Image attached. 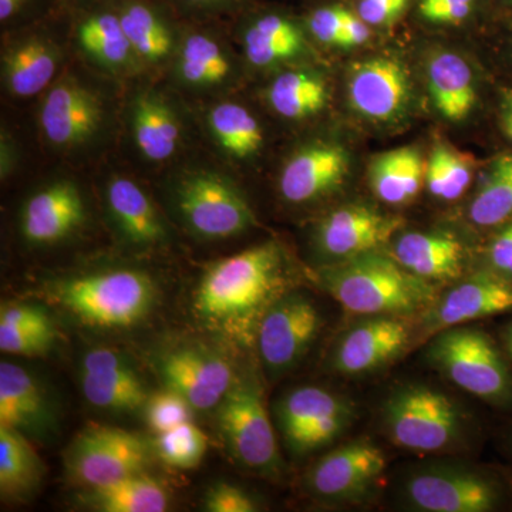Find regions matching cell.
Instances as JSON below:
<instances>
[{
	"label": "cell",
	"mask_w": 512,
	"mask_h": 512,
	"mask_svg": "<svg viewBox=\"0 0 512 512\" xmlns=\"http://www.w3.org/2000/svg\"><path fill=\"white\" fill-rule=\"evenodd\" d=\"M291 259L278 241L244 249L205 269L194 293V312L222 338L255 345L259 323L292 291Z\"/></svg>",
	"instance_id": "cell-1"
},
{
	"label": "cell",
	"mask_w": 512,
	"mask_h": 512,
	"mask_svg": "<svg viewBox=\"0 0 512 512\" xmlns=\"http://www.w3.org/2000/svg\"><path fill=\"white\" fill-rule=\"evenodd\" d=\"M318 281L345 311L359 316L407 318L439 298L436 285L404 269L383 249L322 266Z\"/></svg>",
	"instance_id": "cell-2"
},
{
	"label": "cell",
	"mask_w": 512,
	"mask_h": 512,
	"mask_svg": "<svg viewBox=\"0 0 512 512\" xmlns=\"http://www.w3.org/2000/svg\"><path fill=\"white\" fill-rule=\"evenodd\" d=\"M380 419L387 439L410 453H453L467 443L466 414L453 397L427 384L397 386L384 399Z\"/></svg>",
	"instance_id": "cell-3"
},
{
	"label": "cell",
	"mask_w": 512,
	"mask_h": 512,
	"mask_svg": "<svg viewBox=\"0 0 512 512\" xmlns=\"http://www.w3.org/2000/svg\"><path fill=\"white\" fill-rule=\"evenodd\" d=\"M53 301L87 326L131 328L141 322L156 301V286L146 272L111 269L73 276L50 289Z\"/></svg>",
	"instance_id": "cell-4"
},
{
	"label": "cell",
	"mask_w": 512,
	"mask_h": 512,
	"mask_svg": "<svg viewBox=\"0 0 512 512\" xmlns=\"http://www.w3.org/2000/svg\"><path fill=\"white\" fill-rule=\"evenodd\" d=\"M426 360L471 396L498 409H512L510 363L483 330L464 325L441 330L429 339Z\"/></svg>",
	"instance_id": "cell-5"
},
{
	"label": "cell",
	"mask_w": 512,
	"mask_h": 512,
	"mask_svg": "<svg viewBox=\"0 0 512 512\" xmlns=\"http://www.w3.org/2000/svg\"><path fill=\"white\" fill-rule=\"evenodd\" d=\"M400 500L416 512H493L503 507L505 491L494 474L440 460L413 467L400 485Z\"/></svg>",
	"instance_id": "cell-6"
},
{
	"label": "cell",
	"mask_w": 512,
	"mask_h": 512,
	"mask_svg": "<svg viewBox=\"0 0 512 512\" xmlns=\"http://www.w3.org/2000/svg\"><path fill=\"white\" fill-rule=\"evenodd\" d=\"M345 99L357 120L380 130L406 126L416 109L412 72L394 53H373L345 74Z\"/></svg>",
	"instance_id": "cell-7"
},
{
	"label": "cell",
	"mask_w": 512,
	"mask_h": 512,
	"mask_svg": "<svg viewBox=\"0 0 512 512\" xmlns=\"http://www.w3.org/2000/svg\"><path fill=\"white\" fill-rule=\"evenodd\" d=\"M173 202L178 218L197 238H234L256 225L254 210L245 195L217 171H191L178 178Z\"/></svg>",
	"instance_id": "cell-8"
},
{
	"label": "cell",
	"mask_w": 512,
	"mask_h": 512,
	"mask_svg": "<svg viewBox=\"0 0 512 512\" xmlns=\"http://www.w3.org/2000/svg\"><path fill=\"white\" fill-rule=\"evenodd\" d=\"M217 416L222 439L239 464L264 476L281 473L278 441L256 377H238Z\"/></svg>",
	"instance_id": "cell-9"
},
{
	"label": "cell",
	"mask_w": 512,
	"mask_h": 512,
	"mask_svg": "<svg viewBox=\"0 0 512 512\" xmlns=\"http://www.w3.org/2000/svg\"><path fill=\"white\" fill-rule=\"evenodd\" d=\"M275 419L288 450L303 457L342 437L355 423L356 407L323 387L301 386L275 404Z\"/></svg>",
	"instance_id": "cell-10"
},
{
	"label": "cell",
	"mask_w": 512,
	"mask_h": 512,
	"mask_svg": "<svg viewBox=\"0 0 512 512\" xmlns=\"http://www.w3.org/2000/svg\"><path fill=\"white\" fill-rule=\"evenodd\" d=\"M150 447L138 434L92 426L77 434L64 453L67 476L80 487H100L146 473Z\"/></svg>",
	"instance_id": "cell-11"
},
{
	"label": "cell",
	"mask_w": 512,
	"mask_h": 512,
	"mask_svg": "<svg viewBox=\"0 0 512 512\" xmlns=\"http://www.w3.org/2000/svg\"><path fill=\"white\" fill-rule=\"evenodd\" d=\"M322 326V315L308 296L289 291L279 298L256 332L255 346L266 375L278 379L298 367Z\"/></svg>",
	"instance_id": "cell-12"
},
{
	"label": "cell",
	"mask_w": 512,
	"mask_h": 512,
	"mask_svg": "<svg viewBox=\"0 0 512 512\" xmlns=\"http://www.w3.org/2000/svg\"><path fill=\"white\" fill-rule=\"evenodd\" d=\"M386 466V456L375 443L350 441L329 451L309 468L305 487L322 503L362 504L375 494Z\"/></svg>",
	"instance_id": "cell-13"
},
{
	"label": "cell",
	"mask_w": 512,
	"mask_h": 512,
	"mask_svg": "<svg viewBox=\"0 0 512 512\" xmlns=\"http://www.w3.org/2000/svg\"><path fill=\"white\" fill-rule=\"evenodd\" d=\"M403 218L367 204H346L320 218L312 247L323 266L339 264L389 247L403 229Z\"/></svg>",
	"instance_id": "cell-14"
},
{
	"label": "cell",
	"mask_w": 512,
	"mask_h": 512,
	"mask_svg": "<svg viewBox=\"0 0 512 512\" xmlns=\"http://www.w3.org/2000/svg\"><path fill=\"white\" fill-rule=\"evenodd\" d=\"M352 151L333 138H316L296 148L279 173L278 190L291 205L326 200L352 177Z\"/></svg>",
	"instance_id": "cell-15"
},
{
	"label": "cell",
	"mask_w": 512,
	"mask_h": 512,
	"mask_svg": "<svg viewBox=\"0 0 512 512\" xmlns=\"http://www.w3.org/2000/svg\"><path fill=\"white\" fill-rule=\"evenodd\" d=\"M413 333L403 316H363L340 335L330 353V367L338 375H372L406 352Z\"/></svg>",
	"instance_id": "cell-16"
},
{
	"label": "cell",
	"mask_w": 512,
	"mask_h": 512,
	"mask_svg": "<svg viewBox=\"0 0 512 512\" xmlns=\"http://www.w3.org/2000/svg\"><path fill=\"white\" fill-rule=\"evenodd\" d=\"M431 107L447 123L470 120L480 110L485 89L483 69L470 56L451 47H434L423 63Z\"/></svg>",
	"instance_id": "cell-17"
},
{
	"label": "cell",
	"mask_w": 512,
	"mask_h": 512,
	"mask_svg": "<svg viewBox=\"0 0 512 512\" xmlns=\"http://www.w3.org/2000/svg\"><path fill=\"white\" fill-rule=\"evenodd\" d=\"M104 121V106L92 87L66 76L49 87L39 109V127L47 143L76 148L89 143Z\"/></svg>",
	"instance_id": "cell-18"
},
{
	"label": "cell",
	"mask_w": 512,
	"mask_h": 512,
	"mask_svg": "<svg viewBox=\"0 0 512 512\" xmlns=\"http://www.w3.org/2000/svg\"><path fill=\"white\" fill-rule=\"evenodd\" d=\"M508 311H512V285L483 268L431 303L421 315L420 336L431 339L441 330Z\"/></svg>",
	"instance_id": "cell-19"
},
{
	"label": "cell",
	"mask_w": 512,
	"mask_h": 512,
	"mask_svg": "<svg viewBox=\"0 0 512 512\" xmlns=\"http://www.w3.org/2000/svg\"><path fill=\"white\" fill-rule=\"evenodd\" d=\"M158 372L165 387L180 393L201 412L217 409L238 380L225 357L200 346H183L165 353Z\"/></svg>",
	"instance_id": "cell-20"
},
{
	"label": "cell",
	"mask_w": 512,
	"mask_h": 512,
	"mask_svg": "<svg viewBox=\"0 0 512 512\" xmlns=\"http://www.w3.org/2000/svg\"><path fill=\"white\" fill-rule=\"evenodd\" d=\"M312 37L303 23L281 12L259 13L245 23L242 50L252 69L278 72L285 67L309 63Z\"/></svg>",
	"instance_id": "cell-21"
},
{
	"label": "cell",
	"mask_w": 512,
	"mask_h": 512,
	"mask_svg": "<svg viewBox=\"0 0 512 512\" xmlns=\"http://www.w3.org/2000/svg\"><path fill=\"white\" fill-rule=\"evenodd\" d=\"M86 220V202L79 187L69 180L53 181L23 204L20 232L32 247H52L72 237Z\"/></svg>",
	"instance_id": "cell-22"
},
{
	"label": "cell",
	"mask_w": 512,
	"mask_h": 512,
	"mask_svg": "<svg viewBox=\"0 0 512 512\" xmlns=\"http://www.w3.org/2000/svg\"><path fill=\"white\" fill-rule=\"evenodd\" d=\"M0 426L28 439L46 440L55 434L57 414L45 384L26 367L0 363Z\"/></svg>",
	"instance_id": "cell-23"
},
{
	"label": "cell",
	"mask_w": 512,
	"mask_h": 512,
	"mask_svg": "<svg viewBox=\"0 0 512 512\" xmlns=\"http://www.w3.org/2000/svg\"><path fill=\"white\" fill-rule=\"evenodd\" d=\"M80 386L87 402L111 412H136L150 396L128 360L110 349L90 350L83 356Z\"/></svg>",
	"instance_id": "cell-24"
},
{
	"label": "cell",
	"mask_w": 512,
	"mask_h": 512,
	"mask_svg": "<svg viewBox=\"0 0 512 512\" xmlns=\"http://www.w3.org/2000/svg\"><path fill=\"white\" fill-rule=\"evenodd\" d=\"M390 255L424 281H457L470 262V249L453 232L400 231L389 245Z\"/></svg>",
	"instance_id": "cell-25"
},
{
	"label": "cell",
	"mask_w": 512,
	"mask_h": 512,
	"mask_svg": "<svg viewBox=\"0 0 512 512\" xmlns=\"http://www.w3.org/2000/svg\"><path fill=\"white\" fill-rule=\"evenodd\" d=\"M109 217L120 237L137 248L164 244L168 229L147 192L126 177H113L106 187Z\"/></svg>",
	"instance_id": "cell-26"
},
{
	"label": "cell",
	"mask_w": 512,
	"mask_h": 512,
	"mask_svg": "<svg viewBox=\"0 0 512 512\" xmlns=\"http://www.w3.org/2000/svg\"><path fill=\"white\" fill-rule=\"evenodd\" d=\"M173 62L177 82L197 92L222 90L237 76L231 50L211 33H187L180 40Z\"/></svg>",
	"instance_id": "cell-27"
},
{
	"label": "cell",
	"mask_w": 512,
	"mask_h": 512,
	"mask_svg": "<svg viewBox=\"0 0 512 512\" xmlns=\"http://www.w3.org/2000/svg\"><path fill=\"white\" fill-rule=\"evenodd\" d=\"M330 83L326 74L311 63L278 70L265 89V100L276 116L306 121L329 107Z\"/></svg>",
	"instance_id": "cell-28"
},
{
	"label": "cell",
	"mask_w": 512,
	"mask_h": 512,
	"mask_svg": "<svg viewBox=\"0 0 512 512\" xmlns=\"http://www.w3.org/2000/svg\"><path fill=\"white\" fill-rule=\"evenodd\" d=\"M131 133L141 156L153 163L170 160L181 144L183 127L171 104L156 92H140L130 107Z\"/></svg>",
	"instance_id": "cell-29"
},
{
	"label": "cell",
	"mask_w": 512,
	"mask_h": 512,
	"mask_svg": "<svg viewBox=\"0 0 512 512\" xmlns=\"http://www.w3.org/2000/svg\"><path fill=\"white\" fill-rule=\"evenodd\" d=\"M59 47L45 37L19 40L2 59V79L10 96L29 99L45 92L59 69Z\"/></svg>",
	"instance_id": "cell-30"
},
{
	"label": "cell",
	"mask_w": 512,
	"mask_h": 512,
	"mask_svg": "<svg viewBox=\"0 0 512 512\" xmlns=\"http://www.w3.org/2000/svg\"><path fill=\"white\" fill-rule=\"evenodd\" d=\"M426 158L417 146H402L377 154L367 168V181L377 200L402 207L416 200L424 187Z\"/></svg>",
	"instance_id": "cell-31"
},
{
	"label": "cell",
	"mask_w": 512,
	"mask_h": 512,
	"mask_svg": "<svg viewBox=\"0 0 512 512\" xmlns=\"http://www.w3.org/2000/svg\"><path fill=\"white\" fill-rule=\"evenodd\" d=\"M117 13L143 66H163L174 59L180 40L160 9L146 0H126Z\"/></svg>",
	"instance_id": "cell-32"
},
{
	"label": "cell",
	"mask_w": 512,
	"mask_h": 512,
	"mask_svg": "<svg viewBox=\"0 0 512 512\" xmlns=\"http://www.w3.org/2000/svg\"><path fill=\"white\" fill-rule=\"evenodd\" d=\"M77 42L86 57L110 73H134L143 69L124 32L119 13H94L80 23Z\"/></svg>",
	"instance_id": "cell-33"
},
{
	"label": "cell",
	"mask_w": 512,
	"mask_h": 512,
	"mask_svg": "<svg viewBox=\"0 0 512 512\" xmlns=\"http://www.w3.org/2000/svg\"><path fill=\"white\" fill-rule=\"evenodd\" d=\"M467 217L474 227L483 229L512 220V150L500 151L481 165Z\"/></svg>",
	"instance_id": "cell-34"
},
{
	"label": "cell",
	"mask_w": 512,
	"mask_h": 512,
	"mask_svg": "<svg viewBox=\"0 0 512 512\" xmlns=\"http://www.w3.org/2000/svg\"><path fill=\"white\" fill-rule=\"evenodd\" d=\"M45 477L42 458L19 431L0 426V494L3 500L28 501Z\"/></svg>",
	"instance_id": "cell-35"
},
{
	"label": "cell",
	"mask_w": 512,
	"mask_h": 512,
	"mask_svg": "<svg viewBox=\"0 0 512 512\" xmlns=\"http://www.w3.org/2000/svg\"><path fill=\"white\" fill-rule=\"evenodd\" d=\"M80 500L84 507L99 512H163L170 504V495L160 481L141 473L84 488Z\"/></svg>",
	"instance_id": "cell-36"
},
{
	"label": "cell",
	"mask_w": 512,
	"mask_h": 512,
	"mask_svg": "<svg viewBox=\"0 0 512 512\" xmlns=\"http://www.w3.org/2000/svg\"><path fill=\"white\" fill-rule=\"evenodd\" d=\"M215 143L235 160H251L264 147V130L254 114L237 101H221L207 114Z\"/></svg>",
	"instance_id": "cell-37"
},
{
	"label": "cell",
	"mask_w": 512,
	"mask_h": 512,
	"mask_svg": "<svg viewBox=\"0 0 512 512\" xmlns=\"http://www.w3.org/2000/svg\"><path fill=\"white\" fill-rule=\"evenodd\" d=\"M481 165L476 157L437 138L426 158L424 188L436 200L457 201L477 180Z\"/></svg>",
	"instance_id": "cell-38"
},
{
	"label": "cell",
	"mask_w": 512,
	"mask_h": 512,
	"mask_svg": "<svg viewBox=\"0 0 512 512\" xmlns=\"http://www.w3.org/2000/svg\"><path fill=\"white\" fill-rule=\"evenodd\" d=\"M208 439L192 421L157 434L156 453L165 464L181 470L197 467L207 453Z\"/></svg>",
	"instance_id": "cell-39"
},
{
	"label": "cell",
	"mask_w": 512,
	"mask_h": 512,
	"mask_svg": "<svg viewBox=\"0 0 512 512\" xmlns=\"http://www.w3.org/2000/svg\"><path fill=\"white\" fill-rule=\"evenodd\" d=\"M416 3L421 22L436 28L464 25L484 10L497 16L493 0H417Z\"/></svg>",
	"instance_id": "cell-40"
},
{
	"label": "cell",
	"mask_w": 512,
	"mask_h": 512,
	"mask_svg": "<svg viewBox=\"0 0 512 512\" xmlns=\"http://www.w3.org/2000/svg\"><path fill=\"white\" fill-rule=\"evenodd\" d=\"M352 13V8L338 3L323 5L311 10L303 25L319 45L348 50V25Z\"/></svg>",
	"instance_id": "cell-41"
},
{
	"label": "cell",
	"mask_w": 512,
	"mask_h": 512,
	"mask_svg": "<svg viewBox=\"0 0 512 512\" xmlns=\"http://www.w3.org/2000/svg\"><path fill=\"white\" fill-rule=\"evenodd\" d=\"M143 410L148 427L154 433L161 434L191 421L195 409L180 393L165 387L148 396Z\"/></svg>",
	"instance_id": "cell-42"
},
{
	"label": "cell",
	"mask_w": 512,
	"mask_h": 512,
	"mask_svg": "<svg viewBox=\"0 0 512 512\" xmlns=\"http://www.w3.org/2000/svg\"><path fill=\"white\" fill-rule=\"evenodd\" d=\"M57 339L55 328L10 329L0 328V350L13 356L45 355Z\"/></svg>",
	"instance_id": "cell-43"
},
{
	"label": "cell",
	"mask_w": 512,
	"mask_h": 512,
	"mask_svg": "<svg viewBox=\"0 0 512 512\" xmlns=\"http://www.w3.org/2000/svg\"><path fill=\"white\" fill-rule=\"evenodd\" d=\"M413 0H355L353 10L373 30L392 28L412 5Z\"/></svg>",
	"instance_id": "cell-44"
},
{
	"label": "cell",
	"mask_w": 512,
	"mask_h": 512,
	"mask_svg": "<svg viewBox=\"0 0 512 512\" xmlns=\"http://www.w3.org/2000/svg\"><path fill=\"white\" fill-rule=\"evenodd\" d=\"M484 268L512 285V220L494 229L484 252Z\"/></svg>",
	"instance_id": "cell-45"
},
{
	"label": "cell",
	"mask_w": 512,
	"mask_h": 512,
	"mask_svg": "<svg viewBox=\"0 0 512 512\" xmlns=\"http://www.w3.org/2000/svg\"><path fill=\"white\" fill-rule=\"evenodd\" d=\"M205 510L210 512H255L259 510L254 498L234 484L217 483L208 488L204 497Z\"/></svg>",
	"instance_id": "cell-46"
},
{
	"label": "cell",
	"mask_w": 512,
	"mask_h": 512,
	"mask_svg": "<svg viewBox=\"0 0 512 512\" xmlns=\"http://www.w3.org/2000/svg\"><path fill=\"white\" fill-rule=\"evenodd\" d=\"M55 326L49 312L32 303H9L0 311V328L45 329Z\"/></svg>",
	"instance_id": "cell-47"
},
{
	"label": "cell",
	"mask_w": 512,
	"mask_h": 512,
	"mask_svg": "<svg viewBox=\"0 0 512 512\" xmlns=\"http://www.w3.org/2000/svg\"><path fill=\"white\" fill-rule=\"evenodd\" d=\"M493 26L495 59L512 84V10L495 16Z\"/></svg>",
	"instance_id": "cell-48"
},
{
	"label": "cell",
	"mask_w": 512,
	"mask_h": 512,
	"mask_svg": "<svg viewBox=\"0 0 512 512\" xmlns=\"http://www.w3.org/2000/svg\"><path fill=\"white\" fill-rule=\"evenodd\" d=\"M494 117L508 150H512V84H498L494 92Z\"/></svg>",
	"instance_id": "cell-49"
},
{
	"label": "cell",
	"mask_w": 512,
	"mask_h": 512,
	"mask_svg": "<svg viewBox=\"0 0 512 512\" xmlns=\"http://www.w3.org/2000/svg\"><path fill=\"white\" fill-rule=\"evenodd\" d=\"M184 8L200 13L225 12L237 8L245 0H178Z\"/></svg>",
	"instance_id": "cell-50"
},
{
	"label": "cell",
	"mask_w": 512,
	"mask_h": 512,
	"mask_svg": "<svg viewBox=\"0 0 512 512\" xmlns=\"http://www.w3.org/2000/svg\"><path fill=\"white\" fill-rule=\"evenodd\" d=\"M16 148L13 146L12 138L2 134V158H0V173L2 177H8L12 173L13 167L16 163Z\"/></svg>",
	"instance_id": "cell-51"
},
{
	"label": "cell",
	"mask_w": 512,
	"mask_h": 512,
	"mask_svg": "<svg viewBox=\"0 0 512 512\" xmlns=\"http://www.w3.org/2000/svg\"><path fill=\"white\" fill-rule=\"evenodd\" d=\"M25 0H0V19L6 22L22 8Z\"/></svg>",
	"instance_id": "cell-52"
},
{
	"label": "cell",
	"mask_w": 512,
	"mask_h": 512,
	"mask_svg": "<svg viewBox=\"0 0 512 512\" xmlns=\"http://www.w3.org/2000/svg\"><path fill=\"white\" fill-rule=\"evenodd\" d=\"M503 340L505 346V352H507L508 357H510L512 363V320L505 326L503 332Z\"/></svg>",
	"instance_id": "cell-53"
},
{
	"label": "cell",
	"mask_w": 512,
	"mask_h": 512,
	"mask_svg": "<svg viewBox=\"0 0 512 512\" xmlns=\"http://www.w3.org/2000/svg\"><path fill=\"white\" fill-rule=\"evenodd\" d=\"M493 5L497 16L500 15V13L512 10V0H493Z\"/></svg>",
	"instance_id": "cell-54"
},
{
	"label": "cell",
	"mask_w": 512,
	"mask_h": 512,
	"mask_svg": "<svg viewBox=\"0 0 512 512\" xmlns=\"http://www.w3.org/2000/svg\"><path fill=\"white\" fill-rule=\"evenodd\" d=\"M505 447H507L508 454L512 458V424L507 431V436H505Z\"/></svg>",
	"instance_id": "cell-55"
}]
</instances>
